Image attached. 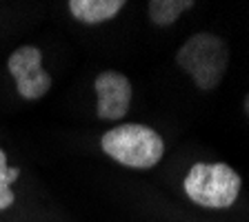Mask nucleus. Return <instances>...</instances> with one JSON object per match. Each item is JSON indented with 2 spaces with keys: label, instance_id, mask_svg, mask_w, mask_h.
Wrapping results in <instances>:
<instances>
[{
  "label": "nucleus",
  "instance_id": "obj_9",
  "mask_svg": "<svg viewBox=\"0 0 249 222\" xmlns=\"http://www.w3.org/2000/svg\"><path fill=\"white\" fill-rule=\"evenodd\" d=\"M245 114H247V118H249V93L245 96Z\"/></svg>",
  "mask_w": 249,
  "mask_h": 222
},
{
  "label": "nucleus",
  "instance_id": "obj_6",
  "mask_svg": "<svg viewBox=\"0 0 249 222\" xmlns=\"http://www.w3.org/2000/svg\"><path fill=\"white\" fill-rule=\"evenodd\" d=\"M124 7V0H71L69 11L83 25H100L111 20Z\"/></svg>",
  "mask_w": 249,
  "mask_h": 222
},
{
  "label": "nucleus",
  "instance_id": "obj_3",
  "mask_svg": "<svg viewBox=\"0 0 249 222\" xmlns=\"http://www.w3.org/2000/svg\"><path fill=\"white\" fill-rule=\"evenodd\" d=\"M185 193L205 209H229L238 200L243 180L225 162H196L185 176Z\"/></svg>",
  "mask_w": 249,
  "mask_h": 222
},
{
  "label": "nucleus",
  "instance_id": "obj_2",
  "mask_svg": "<svg viewBox=\"0 0 249 222\" xmlns=\"http://www.w3.org/2000/svg\"><path fill=\"white\" fill-rule=\"evenodd\" d=\"M176 62L182 71L189 73L198 89L212 91L223 83V76L227 71L229 47L220 36L198 31L178 49Z\"/></svg>",
  "mask_w": 249,
  "mask_h": 222
},
{
  "label": "nucleus",
  "instance_id": "obj_8",
  "mask_svg": "<svg viewBox=\"0 0 249 222\" xmlns=\"http://www.w3.org/2000/svg\"><path fill=\"white\" fill-rule=\"evenodd\" d=\"M20 176V169H16V167H7V154L0 149V211H5L14 205L16 196H14V185Z\"/></svg>",
  "mask_w": 249,
  "mask_h": 222
},
{
  "label": "nucleus",
  "instance_id": "obj_4",
  "mask_svg": "<svg viewBox=\"0 0 249 222\" xmlns=\"http://www.w3.org/2000/svg\"><path fill=\"white\" fill-rule=\"evenodd\" d=\"M16 89L25 100L42 98L52 87V76L42 69V51L34 45L18 47L7 60Z\"/></svg>",
  "mask_w": 249,
  "mask_h": 222
},
{
  "label": "nucleus",
  "instance_id": "obj_7",
  "mask_svg": "<svg viewBox=\"0 0 249 222\" xmlns=\"http://www.w3.org/2000/svg\"><path fill=\"white\" fill-rule=\"evenodd\" d=\"M192 7H194L192 0H151L147 5V11H149V18L154 25L169 27Z\"/></svg>",
  "mask_w": 249,
  "mask_h": 222
},
{
  "label": "nucleus",
  "instance_id": "obj_5",
  "mask_svg": "<svg viewBox=\"0 0 249 222\" xmlns=\"http://www.w3.org/2000/svg\"><path fill=\"white\" fill-rule=\"evenodd\" d=\"M96 114L100 120H120L123 116H127L131 107V83L124 73L118 71H103L96 83Z\"/></svg>",
  "mask_w": 249,
  "mask_h": 222
},
{
  "label": "nucleus",
  "instance_id": "obj_1",
  "mask_svg": "<svg viewBox=\"0 0 249 222\" xmlns=\"http://www.w3.org/2000/svg\"><path fill=\"white\" fill-rule=\"evenodd\" d=\"M103 151L129 169H151L162 160L165 142L147 124L127 122L109 129L100 140Z\"/></svg>",
  "mask_w": 249,
  "mask_h": 222
}]
</instances>
